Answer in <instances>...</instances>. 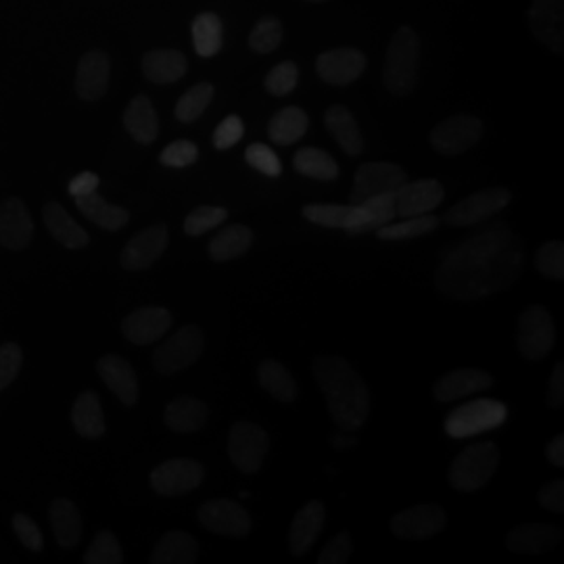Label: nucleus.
Returning a JSON list of instances; mask_svg holds the SVG:
<instances>
[{
	"instance_id": "nucleus-49",
	"label": "nucleus",
	"mask_w": 564,
	"mask_h": 564,
	"mask_svg": "<svg viewBox=\"0 0 564 564\" xmlns=\"http://www.w3.org/2000/svg\"><path fill=\"white\" fill-rule=\"evenodd\" d=\"M245 160L251 167H256L258 172H262L265 176H272V178L281 176V160L276 158V153L270 147H265L262 142H256V144L247 147Z\"/></svg>"
},
{
	"instance_id": "nucleus-20",
	"label": "nucleus",
	"mask_w": 564,
	"mask_h": 564,
	"mask_svg": "<svg viewBox=\"0 0 564 564\" xmlns=\"http://www.w3.org/2000/svg\"><path fill=\"white\" fill-rule=\"evenodd\" d=\"M172 326V314L162 305H147L123 321V335L134 345H149L162 339Z\"/></svg>"
},
{
	"instance_id": "nucleus-41",
	"label": "nucleus",
	"mask_w": 564,
	"mask_h": 564,
	"mask_svg": "<svg viewBox=\"0 0 564 564\" xmlns=\"http://www.w3.org/2000/svg\"><path fill=\"white\" fill-rule=\"evenodd\" d=\"M440 220L435 216H414V218H403V223H389L377 228V237L381 241H403V239H414V237H424L437 228Z\"/></svg>"
},
{
	"instance_id": "nucleus-2",
	"label": "nucleus",
	"mask_w": 564,
	"mask_h": 564,
	"mask_svg": "<svg viewBox=\"0 0 564 564\" xmlns=\"http://www.w3.org/2000/svg\"><path fill=\"white\" fill-rule=\"evenodd\" d=\"M312 372L323 389L333 421L345 431L362 429L370 419L372 400L356 368L337 356H316Z\"/></svg>"
},
{
	"instance_id": "nucleus-29",
	"label": "nucleus",
	"mask_w": 564,
	"mask_h": 564,
	"mask_svg": "<svg viewBox=\"0 0 564 564\" xmlns=\"http://www.w3.org/2000/svg\"><path fill=\"white\" fill-rule=\"evenodd\" d=\"M186 57L174 48L151 51L142 57L144 76L155 84H174L186 74Z\"/></svg>"
},
{
	"instance_id": "nucleus-8",
	"label": "nucleus",
	"mask_w": 564,
	"mask_h": 564,
	"mask_svg": "<svg viewBox=\"0 0 564 564\" xmlns=\"http://www.w3.org/2000/svg\"><path fill=\"white\" fill-rule=\"evenodd\" d=\"M268 447L270 440L260 424L241 421L232 426L228 437V452L232 464L241 468L242 473H258L265 460Z\"/></svg>"
},
{
	"instance_id": "nucleus-21",
	"label": "nucleus",
	"mask_w": 564,
	"mask_h": 564,
	"mask_svg": "<svg viewBox=\"0 0 564 564\" xmlns=\"http://www.w3.org/2000/svg\"><path fill=\"white\" fill-rule=\"evenodd\" d=\"M34 237V223L20 199H7L0 203V245L21 251Z\"/></svg>"
},
{
	"instance_id": "nucleus-33",
	"label": "nucleus",
	"mask_w": 564,
	"mask_h": 564,
	"mask_svg": "<svg viewBox=\"0 0 564 564\" xmlns=\"http://www.w3.org/2000/svg\"><path fill=\"white\" fill-rule=\"evenodd\" d=\"M197 556H199V544L193 535L182 531H170L153 550L151 561L155 564H184L195 563Z\"/></svg>"
},
{
	"instance_id": "nucleus-36",
	"label": "nucleus",
	"mask_w": 564,
	"mask_h": 564,
	"mask_svg": "<svg viewBox=\"0 0 564 564\" xmlns=\"http://www.w3.org/2000/svg\"><path fill=\"white\" fill-rule=\"evenodd\" d=\"M251 242H253V230L242 224H232V226H226L220 235L212 239L209 256L214 262H228V260L241 258L242 253L251 247Z\"/></svg>"
},
{
	"instance_id": "nucleus-43",
	"label": "nucleus",
	"mask_w": 564,
	"mask_h": 564,
	"mask_svg": "<svg viewBox=\"0 0 564 564\" xmlns=\"http://www.w3.org/2000/svg\"><path fill=\"white\" fill-rule=\"evenodd\" d=\"M303 218L307 223L318 224L324 228H341L347 230L351 218V205H305Z\"/></svg>"
},
{
	"instance_id": "nucleus-7",
	"label": "nucleus",
	"mask_w": 564,
	"mask_h": 564,
	"mask_svg": "<svg viewBox=\"0 0 564 564\" xmlns=\"http://www.w3.org/2000/svg\"><path fill=\"white\" fill-rule=\"evenodd\" d=\"M203 347L205 337L202 328L184 326L176 335H172V339L158 347L153 362L162 375H178L202 358Z\"/></svg>"
},
{
	"instance_id": "nucleus-24",
	"label": "nucleus",
	"mask_w": 564,
	"mask_h": 564,
	"mask_svg": "<svg viewBox=\"0 0 564 564\" xmlns=\"http://www.w3.org/2000/svg\"><path fill=\"white\" fill-rule=\"evenodd\" d=\"M99 372L105 384L120 398L123 405H134L139 402V381L132 366L121 356L107 354L99 360Z\"/></svg>"
},
{
	"instance_id": "nucleus-45",
	"label": "nucleus",
	"mask_w": 564,
	"mask_h": 564,
	"mask_svg": "<svg viewBox=\"0 0 564 564\" xmlns=\"http://www.w3.org/2000/svg\"><path fill=\"white\" fill-rule=\"evenodd\" d=\"M123 558L120 542L111 531H101L93 540L84 561L88 564H118Z\"/></svg>"
},
{
	"instance_id": "nucleus-9",
	"label": "nucleus",
	"mask_w": 564,
	"mask_h": 564,
	"mask_svg": "<svg viewBox=\"0 0 564 564\" xmlns=\"http://www.w3.org/2000/svg\"><path fill=\"white\" fill-rule=\"evenodd\" d=\"M484 137V121L468 113H458L442 121L431 132V144L442 155H463Z\"/></svg>"
},
{
	"instance_id": "nucleus-11",
	"label": "nucleus",
	"mask_w": 564,
	"mask_h": 564,
	"mask_svg": "<svg viewBox=\"0 0 564 564\" xmlns=\"http://www.w3.org/2000/svg\"><path fill=\"white\" fill-rule=\"evenodd\" d=\"M199 523L224 538H247L253 531L249 512L232 500H209L199 508Z\"/></svg>"
},
{
	"instance_id": "nucleus-32",
	"label": "nucleus",
	"mask_w": 564,
	"mask_h": 564,
	"mask_svg": "<svg viewBox=\"0 0 564 564\" xmlns=\"http://www.w3.org/2000/svg\"><path fill=\"white\" fill-rule=\"evenodd\" d=\"M72 423L76 433L86 440H99L105 433L101 400L93 391H84L74 403Z\"/></svg>"
},
{
	"instance_id": "nucleus-55",
	"label": "nucleus",
	"mask_w": 564,
	"mask_h": 564,
	"mask_svg": "<svg viewBox=\"0 0 564 564\" xmlns=\"http://www.w3.org/2000/svg\"><path fill=\"white\" fill-rule=\"evenodd\" d=\"M538 502L540 506L547 510V512H563L564 508V481L556 479L545 484L540 491H538Z\"/></svg>"
},
{
	"instance_id": "nucleus-47",
	"label": "nucleus",
	"mask_w": 564,
	"mask_h": 564,
	"mask_svg": "<svg viewBox=\"0 0 564 564\" xmlns=\"http://www.w3.org/2000/svg\"><path fill=\"white\" fill-rule=\"evenodd\" d=\"M282 42V23L274 18H263L258 21V25L253 28L251 36H249V44L256 53H272L279 48Z\"/></svg>"
},
{
	"instance_id": "nucleus-26",
	"label": "nucleus",
	"mask_w": 564,
	"mask_h": 564,
	"mask_svg": "<svg viewBox=\"0 0 564 564\" xmlns=\"http://www.w3.org/2000/svg\"><path fill=\"white\" fill-rule=\"evenodd\" d=\"M561 542V529L550 523H529L517 527L508 535V547L514 554H544Z\"/></svg>"
},
{
	"instance_id": "nucleus-59",
	"label": "nucleus",
	"mask_w": 564,
	"mask_h": 564,
	"mask_svg": "<svg viewBox=\"0 0 564 564\" xmlns=\"http://www.w3.org/2000/svg\"><path fill=\"white\" fill-rule=\"evenodd\" d=\"M307 2H326V0H307Z\"/></svg>"
},
{
	"instance_id": "nucleus-37",
	"label": "nucleus",
	"mask_w": 564,
	"mask_h": 564,
	"mask_svg": "<svg viewBox=\"0 0 564 564\" xmlns=\"http://www.w3.org/2000/svg\"><path fill=\"white\" fill-rule=\"evenodd\" d=\"M258 379L263 391L282 403H291L297 398V384L289 368L276 360H263L258 368Z\"/></svg>"
},
{
	"instance_id": "nucleus-56",
	"label": "nucleus",
	"mask_w": 564,
	"mask_h": 564,
	"mask_svg": "<svg viewBox=\"0 0 564 564\" xmlns=\"http://www.w3.org/2000/svg\"><path fill=\"white\" fill-rule=\"evenodd\" d=\"M97 188H99V176L93 174V172H82L74 181L69 182V195L72 197L97 193Z\"/></svg>"
},
{
	"instance_id": "nucleus-4",
	"label": "nucleus",
	"mask_w": 564,
	"mask_h": 564,
	"mask_svg": "<svg viewBox=\"0 0 564 564\" xmlns=\"http://www.w3.org/2000/svg\"><path fill=\"white\" fill-rule=\"evenodd\" d=\"M498 460V447L491 442L470 445L449 466V484L463 494L479 491L491 481Z\"/></svg>"
},
{
	"instance_id": "nucleus-39",
	"label": "nucleus",
	"mask_w": 564,
	"mask_h": 564,
	"mask_svg": "<svg viewBox=\"0 0 564 564\" xmlns=\"http://www.w3.org/2000/svg\"><path fill=\"white\" fill-rule=\"evenodd\" d=\"M193 44L197 55L214 57L223 48V21L214 13H202L193 21Z\"/></svg>"
},
{
	"instance_id": "nucleus-16",
	"label": "nucleus",
	"mask_w": 564,
	"mask_h": 564,
	"mask_svg": "<svg viewBox=\"0 0 564 564\" xmlns=\"http://www.w3.org/2000/svg\"><path fill=\"white\" fill-rule=\"evenodd\" d=\"M445 512L442 506H412L393 517L391 529L402 540H426L445 529Z\"/></svg>"
},
{
	"instance_id": "nucleus-54",
	"label": "nucleus",
	"mask_w": 564,
	"mask_h": 564,
	"mask_svg": "<svg viewBox=\"0 0 564 564\" xmlns=\"http://www.w3.org/2000/svg\"><path fill=\"white\" fill-rule=\"evenodd\" d=\"M242 132H245V128H242L241 118L228 116V118L216 128V132H214V147L220 149V151L230 149V147H235L237 142L241 141Z\"/></svg>"
},
{
	"instance_id": "nucleus-28",
	"label": "nucleus",
	"mask_w": 564,
	"mask_h": 564,
	"mask_svg": "<svg viewBox=\"0 0 564 564\" xmlns=\"http://www.w3.org/2000/svg\"><path fill=\"white\" fill-rule=\"evenodd\" d=\"M324 121H326V128L333 134V139L337 141V144L341 147L347 155L356 158V155L362 153V132L358 128V121L354 118V113L347 107H341V105L330 107L326 111Z\"/></svg>"
},
{
	"instance_id": "nucleus-46",
	"label": "nucleus",
	"mask_w": 564,
	"mask_h": 564,
	"mask_svg": "<svg viewBox=\"0 0 564 564\" xmlns=\"http://www.w3.org/2000/svg\"><path fill=\"white\" fill-rule=\"evenodd\" d=\"M535 268L545 279H564V245L561 241L545 242L535 256Z\"/></svg>"
},
{
	"instance_id": "nucleus-1",
	"label": "nucleus",
	"mask_w": 564,
	"mask_h": 564,
	"mask_svg": "<svg viewBox=\"0 0 564 564\" xmlns=\"http://www.w3.org/2000/svg\"><path fill=\"white\" fill-rule=\"evenodd\" d=\"M523 260V239L508 224L491 223L445 256L435 284L452 300H484L514 281Z\"/></svg>"
},
{
	"instance_id": "nucleus-27",
	"label": "nucleus",
	"mask_w": 564,
	"mask_h": 564,
	"mask_svg": "<svg viewBox=\"0 0 564 564\" xmlns=\"http://www.w3.org/2000/svg\"><path fill=\"white\" fill-rule=\"evenodd\" d=\"M123 126L130 132V137L141 144H151L158 139L160 132V121L153 102L149 101V97L139 95L134 97L130 105L126 107L123 113Z\"/></svg>"
},
{
	"instance_id": "nucleus-19",
	"label": "nucleus",
	"mask_w": 564,
	"mask_h": 564,
	"mask_svg": "<svg viewBox=\"0 0 564 564\" xmlns=\"http://www.w3.org/2000/svg\"><path fill=\"white\" fill-rule=\"evenodd\" d=\"M111 74V61L105 51H88L82 57L78 72H76V93L82 101H99L107 93Z\"/></svg>"
},
{
	"instance_id": "nucleus-31",
	"label": "nucleus",
	"mask_w": 564,
	"mask_h": 564,
	"mask_svg": "<svg viewBox=\"0 0 564 564\" xmlns=\"http://www.w3.org/2000/svg\"><path fill=\"white\" fill-rule=\"evenodd\" d=\"M207 405L195 398H178L165 408V423L176 433H195L207 423Z\"/></svg>"
},
{
	"instance_id": "nucleus-42",
	"label": "nucleus",
	"mask_w": 564,
	"mask_h": 564,
	"mask_svg": "<svg viewBox=\"0 0 564 564\" xmlns=\"http://www.w3.org/2000/svg\"><path fill=\"white\" fill-rule=\"evenodd\" d=\"M212 99H214V86L209 82L195 84L188 93L182 95L181 101L176 105V118L184 123L199 120Z\"/></svg>"
},
{
	"instance_id": "nucleus-15",
	"label": "nucleus",
	"mask_w": 564,
	"mask_h": 564,
	"mask_svg": "<svg viewBox=\"0 0 564 564\" xmlns=\"http://www.w3.org/2000/svg\"><path fill=\"white\" fill-rule=\"evenodd\" d=\"M529 25L533 36L552 53H563L564 0H533L529 9Z\"/></svg>"
},
{
	"instance_id": "nucleus-53",
	"label": "nucleus",
	"mask_w": 564,
	"mask_h": 564,
	"mask_svg": "<svg viewBox=\"0 0 564 564\" xmlns=\"http://www.w3.org/2000/svg\"><path fill=\"white\" fill-rule=\"evenodd\" d=\"M13 529H15L18 538H20L21 544L25 545V547H30V550H34V552H41L42 545H44L41 529H39V524L34 523L28 514H23V512L15 514Z\"/></svg>"
},
{
	"instance_id": "nucleus-12",
	"label": "nucleus",
	"mask_w": 564,
	"mask_h": 564,
	"mask_svg": "<svg viewBox=\"0 0 564 564\" xmlns=\"http://www.w3.org/2000/svg\"><path fill=\"white\" fill-rule=\"evenodd\" d=\"M510 193L506 188H487L473 197L454 205L445 214L444 223L449 226H475L489 220L494 214L502 212L510 203Z\"/></svg>"
},
{
	"instance_id": "nucleus-25",
	"label": "nucleus",
	"mask_w": 564,
	"mask_h": 564,
	"mask_svg": "<svg viewBox=\"0 0 564 564\" xmlns=\"http://www.w3.org/2000/svg\"><path fill=\"white\" fill-rule=\"evenodd\" d=\"M393 218H395L393 195H379L368 202L354 203L347 232H351V235L370 232V230L381 228L384 224L393 223Z\"/></svg>"
},
{
	"instance_id": "nucleus-30",
	"label": "nucleus",
	"mask_w": 564,
	"mask_h": 564,
	"mask_svg": "<svg viewBox=\"0 0 564 564\" xmlns=\"http://www.w3.org/2000/svg\"><path fill=\"white\" fill-rule=\"evenodd\" d=\"M44 224L48 228V232L61 242L65 245L67 249H84L88 245V235L86 230L80 228V224L76 223L67 212L65 207L59 203H48L44 207Z\"/></svg>"
},
{
	"instance_id": "nucleus-44",
	"label": "nucleus",
	"mask_w": 564,
	"mask_h": 564,
	"mask_svg": "<svg viewBox=\"0 0 564 564\" xmlns=\"http://www.w3.org/2000/svg\"><path fill=\"white\" fill-rule=\"evenodd\" d=\"M228 218V212L224 207H214V205H202L195 212H191L184 220V230L191 237H202L205 232L214 230Z\"/></svg>"
},
{
	"instance_id": "nucleus-6",
	"label": "nucleus",
	"mask_w": 564,
	"mask_h": 564,
	"mask_svg": "<svg viewBox=\"0 0 564 564\" xmlns=\"http://www.w3.org/2000/svg\"><path fill=\"white\" fill-rule=\"evenodd\" d=\"M556 343V326L544 305L527 307L519 318V351L535 362L545 358Z\"/></svg>"
},
{
	"instance_id": "nucleus-17",
	"label": "nucleus",
	"mask_w": 564,
	"mask_h": 564,
	"mask_svg": "<svg viewBox=\"0 0 564 564\" xmlns=\"http://www.w3.org/2000/svg\"><path fill=\"white\" fill-rule=\"evenodd\" d=\"M444 202V186L437 181L405 182L400 191L393 193L395 216L414 218L431 214Z\"/></svg>"
},
{
	"instance_id": "nucleus-10",
	"label": "nucleus",
	"mask_w": 564,
	"mask_h": 564,
	"mask_svg": "<svg viewBox=\"0 0 564 564\" xmlns=\"http://www.w3.org/2000/svg\"><path fill=\"white\" fill-rule=\"evenodd\" d=\"M408 182L400 165L389 162L364 163L354 178V203L368 202L379 195H393Z\"/></svg>"
},
{
	"instance_id": "nucleus-14",
	"label": "nucleus",
	"mask_w": 564,
	"mask_h": 564,
	"mask_svg": "<svg viewBox=\"0 0 564 564\" xmlns=\"http://www.w3.org/2000/svg\"><path fill=\"white\" fill-rule=\"evenodd\" d=\"M170 232L163 224H155L144 228L134 239L123 247L121 251V265L130 272H141L151 268L167 249Z\"/></svg>"
},
{
	"instance_id": "nucleus-3",
	"label": "nucleus",
	"mask_w": 564,
	"mask_h": 564,
	"mask_svg": "<svg viewBox=\"0 0 564 564\" xmlns=\"http://www.w3.org/2000/svg\"><path fill=\"white\" fill-rule=\"evenodd\" d=\"M421 41L412 28H400L389 44L383 82L393 95H410L419 82Z\"/></svg>"
},
{
	"instance_id": "nucleus-5",
	"label": "nucleus",
	"mask_w": 564,
	"mask_h": 564,
	"mask_svg": "<svg viewBox=\"0 0 564 564\" xmlns=\"http://www.w3.org/2000/svg\"><path fill=\"white\" fill-rule=\"evenodd\" d=\"M506 416H508V410L505 403L498 400H475V402L464 403L447 416L445 431L449 437L463 440V437L479 435L500 426L505 423Z\"/></svg>"
},
{
	"instance_id": "nucleus-58",
	"label": "nucleus",
	"mask_w": 564,
	"mask_h": 564,
	"mask_svg": "<svg viewBox=\"0 0 564 564\" xmlns=\"http://www.w3.org/2000/svg\"><path fill=\"white\" fill-rule=\"evenodd\" d=\"M545 456H547V460L554 464V466H564V437L563 435H558V437H554L550 444H547V449H545Z\"/></svg>"
},
{
	"instance_id": "nucleus-50",
	"label": "nucleus",
	"mask_w": 564,
	"mask_h": 564,
	"mask_svg": "<svg viewBox=\"0 0 564 564\" xmlns=\"http://www.w3.org/2000/svg\"><path fill=\"white\" fill-rule=\"evenodd\" d=\"M197 158H199V149L195 142L176 141L163 149L160 160L167 167H186L197 162Z\"/></svg>"
},
{
	"instance_id": "nucleus-57",
	"label": "nucleus",
	"mask_w": 564,
	"mask_h": 564,
	"mask_svg": "<svg viewBox=\"0 0 564 564\" xmlns=\"http://www.w3.org/2000/svg\"><path fill=\"white\" fill-rule=\"evenodd\" d=\"M564 402V364H556L552 379H550V389H547V403L552 408H561Z\"/></svg>"
},
{
	"instance_id": "nucleus-35",
	"label": "nucleus",
	"mask_w": 564,
	"mask_h": 564,
	"mask_svg": "<svg viewBox=\"0 0 564 564\" xmlns=\"http://www.w3.org/2000/svg\"><path fill=\"white\" fill-rule=\"evenodd\" d=\"M76 205L82 214L90 220V223L101 226L105 230H120L128 223V212L120 207V205H111L105 202L101 195L90 193V195H82V197H74Z\"/></svg>"
},
{
	"instance_id": "nucleus-48",
	"label": "nucleus",
	"mask_w": 564,
	"mask_h": 564,
	"mask_svg": "<svg viewBox=\"0 0 564 564\" xmlns=\"http://www.w3.org/2000/svg\"><path fill=\"white\" fill-rule=\"evenodd\" d=\"M297 80H300V69H297V65H295L293 61H284V63H279L276 67H272V72L265 76L263 84H265V90H268L270 95L284 97V95H289V93L295 90Z\"/></svg>"
},
{
	"instance_id": "nucleus-18",
	"label": "nucleus",
	"mask_w": 564,
	"mask_h": 564,
	"mask_svg": "<svg viewBox=\"0 0 564 564\" xmlns=\"http://www.w3.org/2000/svg\"><path fill=\"white\" fill-rule=\"evenodd\" d=\"M316 69L326 84L347 86L362 76L366 57L356 48H330L318 57Z\"/></svg>"
},
{
	"instance_id": "nucleus-34",
	"label": "nucleus",
	"mask_w": 564,
	"mask_h": 564,
	"mask_svg": "<svg viewBox=\"0 0 564 564\" xmlns=\"http://www.w3.org/2000/svg\"><path fill=\"white\" fill-rule=\"evenodd\" d=\"M51 524L55 531V538L61 547H76L82 540V517L80 510L69 500H55L48 510Z\"/></svg>"
},
{
	"instance_id": "nucleus-13",
	"label": "nucleus",
	"mask_w": 564,
	"mask_h": 564,
	"mask_svg": "<svg viewBox=\"0 0 564 564\" xmlns=\"http://www.w3.org/2000/svg\"><path fill=\"white\" fill-rule=\"evenodd\" d=\"M205 468L197 460H186V458H176L160 464L151 473V487L160 496H181L186 491H193L203 484Z\"/></svg>"
},
{
	"instance_id": "nucleus-40",
	"label": "nucleus",
	"mask_w": 564,
	"mask_h": 564,
	"mask_svg": "<svg viewBox=\"0 0 564 564\" xmlns=\"http://www.w3.org/2000/svg\"><path fill=\"white\" fill-rule=\"evenodd\" d=\"M293 165L300 174L316 178V181H335L339 176V167L335 160L328 153H324L321 149H314V147L302 149L295 155Z\"/></svg>"
},
{
	"instance_id": "nucleus-51",
	"label": "nucleus",
	"mask_w": 564,
	"mask_h": 564,
	"mask_svg": "<svg viewBox=\"0 0 564 564\" xmlns=\"http://www.w3.org/2000/svg\"><path fill=\"white\" fill-rule=\"evenodd\" d=\"M21 360H23V354L18 343H7L0 347V391L15 381Z\"/></svg>"
},
{
	"instance_id": "nucleus-52",
	"label": "nucleus",
	"mask_w": 564,
	"mask_h": 564,
	"mask_svg": "<svg viewBox=\"0 0 564 564\" xmlns=\"http://www.w3.org/2000/svg\"><path fill=\"white\" fill-rule=\"evenodd\" d=\"M354 554V542L349 533H339L335 535L328 544L324 545L318 563L321 564H343L347 563Z\"/></svg>"
},
{
	"instance_id": "nucleus-38",
	"label": "nucleus",
	"mask_w": 564,
	"mask_h": 564,
	"mask_svg": "<svg viewBox=\"0 0 564 564\" xmlns=\"http://www.w3.org/2000/svg\"><path fill=\"white\" fill-rule=\"evenodd\" d=\"M307 126L310 120L302 107H284L270 120L268 132H270V139L276 144L289 147L302 139Z\"/></svg>"
},
{
	"instance_id": "nucleus-22",
	"label": "nucleus",
	"mask_w": 564,
	"mask_h": 564,
	"mask_svg": "<svg viewBox=\"0 0 564 564\" xmlns=\"http://www.w3.org/2000/svg\"><path fill=\"white\" fill-rule=\"evenodd\" d=\"M494 384V377L479 368H460L454 372H447L440 383L435 384V398L440 402H456L460 398H468L473 393H479Z\"/></svg>"
},
{
	"instance_id": "nucleus-23",
	"label": "nucleus",
	"mask_w": 564,
	"mask_h": 564,
	"mask_svg": "<svg viewBox=\"0 0 564 564\" xmlns=\"http://www.w3.org/2000/svg\"><path fill=\"white\" fill-rule=\"evenodd\" d=\"M324 517L326 512L323 502H307L297 510L289 533V550L293 556H303L318 540L323 531Z\"/></svg>"
}]
</instances>
